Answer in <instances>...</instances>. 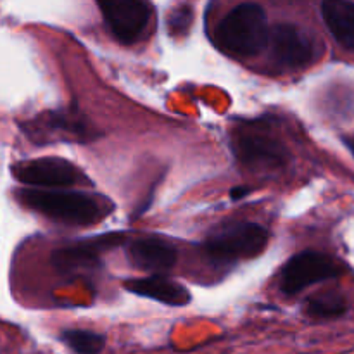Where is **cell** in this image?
<instances>
[{"label":"cell","mask_w":354,"mask_h":354,"mask_svg":"<svg viewBox=\"0 0 354 354\" xmlns=\"http://www.w3.org/2000/svg\"><path fill=\"white\" fill-rule=\"evenodd\" d=\"M17 199L28 209L75 227L97 225L114 211L113 201L78 190L23 189Z\"/></svg>","instance_id":"6da1fadb"},{"label":"cell","mask_w":354,"mask_h":354,"mask_svg":"<svg viewBox=\"0 0 354 354\" xmlns=\"http://www.w3.org/2000/svg\"><path fill=\"white\" fill-rule=\"evenodd\" d=\"M270 24L265 9L259 3L244 2L230 10L218 23L214 44L232 57L245 59L266 50L270 40Z\"/></svg>","instance_id":"7a4b0ae2"},{"label":"cell","mask_w":354,"mask_h":354,"mask_svg":"<svg viewBox=\"0 0 354 354\" xmlns=\"http://www.w3.org/2000/svg\"><path fill=\"white\" fill-rule=\"evenodd\" d=\"M270 234L263 225L252 221H235L211 232L201 244L204 256L218 265L252 259L265 252Z\"/></svg>","instance_id":"3957f363"},{"label":"cell","mask_w":354,"mask_h":354,"mask_svg":"<svg viewBox=\"0 0 354 354\" xmlns=\"http://www.w3.org/2000/svg\"><path fill=\"white\" fill-rule=\"evenodd\" d=\"M19 127L26 138L38 145L59 144V142L88 144L100 137L99 130L90 123L78 106L44 111L38 116L23 121Z\"/></svg>","instance_id":"277c9868"},{"label":"cell","mask_w":354,"mask_h":354,"mask_svg":"<svg viewBox=\"0 0 354 354\" xmlns=\"http://www.w3.org/2000/svg\"><path fill=\"white\" fill-rule=\"evenodd\" d=\"M232 152L242 166L249 169L275 171L289 162V149L268 128V124L252 123L239 127L232 135Z\"/></svg>","instance_id":"5b68a950"},{"label":"cell","mask_w":354,"mask_h":354,"mask_svg":"<svg viewBox=\"0 0 354 354\" xmlns=\"http://www.w3.org/2000/svg\"><path fill=\"white\" fill-rule=\"evenodd\" d=\"M266 50L270 62L277 71L308 68L320 57V47L313 35L290 23L272 26Z\"/></svg>","instance_id":"8992f818"},{"label":"cell","mask_w":354,"mask_h":354,"mask_svg":"<svg viewBox=\"0 0 354 354\" xmlns=\"http://www.w3.org/2000/svg\"><path fill=\"white\" fill-rule=\"evenodd\" d=\"M344 268L332 256L320 251H303L289 258L279 275V287L287 296H296L306 287L337 279Z\"/></svg>","instance_id":"52a82bcc"},{"label":"cell","mask_w":354,"mask_h":354,"mask_svg":"<svg viewBox=\"0 0 354 354\" xmlns=\"http://www.w3.org/2000/svg\"><path fill=\"white\" fill-rule=\"evenodd\" d=\"M17 182L33 189H69L75 185H92V180L71 161L62 158H38L12 166Z\"/></svg>","instance_id":"ba28073f"},{"label":"cell","mask_w":354,"mask_h":354,"mask_svg":"<svg viewBox=\"0 0 354 354\" xmlns=\"http://www.w3.org/2000/svg\"><path fill=\"white\" fill-rule=\"evenodd\" d=\"M107 30L123 45L137 44L151 21L145 0H97Z\"/></svg>","instance_id":"9c48e42d"},{"label":"cell","mask_w":354,"mask_h":354,"mask_svg":"<svg viewBox=\"0 0 354 354\" xmlns=\"http://www.w3.org/2000/svg\"><path fill=\"white\" fill-rule=\"evenodd\" d=\"M127 241V235L121 232L100 235L90 241L76 242L52 252V265L59 273H73L78 270H92L100 265L99 254L109 249L118 248Z\"/></svg>","instance_id":"30bf717a"},{"label":"cell","mask_w":354,"mask_h":354,"mask_svg":"<svg viewBox=\"0 0 354 354\" xmlns=\"http://www.w3.org/2000/svg\"><path fill=\"white\" fill-rule=\"evenodd\" d=\"M131 265L152 275H165L175 268L178 251L173 244L158 237H144L131 242L127 249Z\"/></svg>","instance_id":"8fae6325"},{"label":"cell","mask_w":354,"mask_h":354,"mask_svg":"<svg viewBox=\"0 0 354 354\" xmlns=\"http://www.w3.org/2000/svg\"><path fill=\"white\" fill-rule=\"evenodd\" d=\"M123 289L135 296L158 301L166 306H187L192 301L185 286L166 279L165 275H149L144 279H128L123 282Z\"/></svg>","instance_id":"7c38bea8"},{"label":"cell","mask_w":354,"mask_h":354,"mask_svg":"<svg viewBox=\"0 0 354 354\" xmlns=\"http://www.w3.org/2000/svg\"><path fill=\"white\" fill-rule=\"evenodd\" d=\"M322 19L332 37L346 50L354 52V2L351 0H324Z\"/></svg>","instance_id":"4fadbf2b"},{"label":"cell","mask_w":354,"mask_h":354,"mask_svg":"<svg viewBox=\"0 0 354 354\" xmlns=\"http://www.w3.org/2000/svg\"><path fill=\"white\" fill-rule=\"evenodd\" d=\"M61 341L76 354H100L106 346V335L85 328H68L61 332Z\"/></svg>","instance_id":"5bb4252c"},{"label":"cell","mask_w":354,"mask_h":354,"mask_svg":"<svg viewBox=\"0 0 354 354\" xmlns=\"http://www.w3.org/2000/svg\"><path fill=\"white\" fill-rule=\"evenodd\" d=\"M304 311L308 317L317 318V320H332V318L342 317L348 311V303L339 294L327 292L310 297Z\"/></svg>","instance_id":"9a60e30c"},{"label":"cell","mask_w":354,"mask_h":354,"mask_svg":"<svg viewBox=\"0 0 354 354\" xmlns=\"http://www.w3.org/2000/svg\"><path fill=\"white\" fill-rule=\"evenodd\" d=\"M194 21V10L189 6L173 9L168 16V28L171 35H185Z\"/></svg>","instance_id":"2e32d148"},{"label":"cell","mask_w":354,"mask_h":354,"mask_svg":"<svg viewBox=\"0 0 354 354\" xmlns=\"http://www.w3.org/2000/svg\"><path fill=\"white\" fill-rule=\"evenodd\" d=\"M249 192H251V189H249L248 185L234 187V189H232V192H230V197H232V199H234V201H239V199H242V197L249 196Z\"/></svg>","instance_id":"e0dca14e"},{"label":"cell","mask_w":354,"mask_h":354,"mask_svg":"<svg viewBox=\"0 0 354 354\" xmlns=\"http://www.w3.org/2000/svg\"><path fill=\"white\" fill-rule=\"evenodd\" d=\"M346 144H348V147L351 149V152H353V156H354V137L349 138V140H346Z\"/></svg>","instance_id":"ac0fdd59"}]
</instances>
